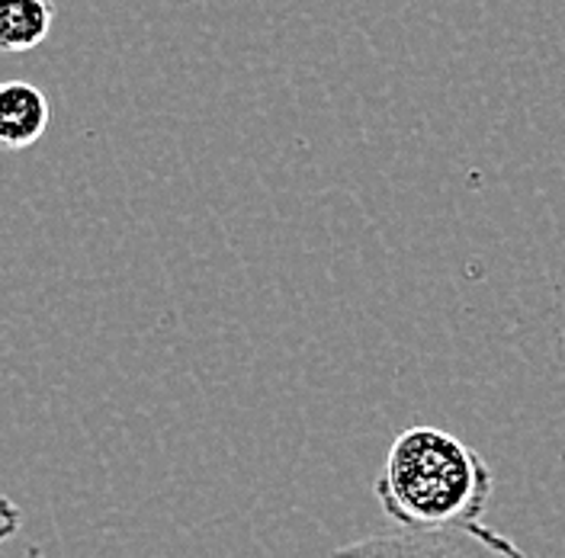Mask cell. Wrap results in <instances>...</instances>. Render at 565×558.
I'll return each mask as SVG.
<instances>
[{"instance_id":"cell-1","label":"cell","mask_w":565,"mask_h":558,"mask_svg":"<svg viewBox=\"0 0 565 558\" xmlns=\"http://www.w3.org/2000/svg\"><path fill=\"white\" fill-rule=\"evenodd\" d=\"M376 501L395 526L479 524L494 491L489 462L440 427H408L386 450Z\"/></svg>"},{"instance_id":"cell-2","label":"cell","mask_w":565,"mask_h":558,"mask_svg":"<svg viewBox=\"0 0 565 558\" xmlns=\"http://www.w3.org/2000/svg\"><path fill=\"white\" fill-rule=\"evenodd\" d=\"M331 558H530L508 536L482 524L412 529L398 526L334 549Z\"/></svg>"},{"instance_id":"cell-3","label":"cell","mask_w":565,"mask_h":558,"mask_svg":"<svg viewBox=\"0 0 565 558\" xmlns=\"http://www.w3.org/2000/svg\"><path fill=\"white\" fill-rule=\"evenodd\" d=\"M52 106L30 81H7L0 87V144L7 151H26L45 136Z\"/></svg>"},{"instance_id":"cell-4","label":"cell","mask_w":565,"mask_h":558,"mask_svg":"<svg viewBox=\"0 0 565 558\" xmlns=\"http://www.w3.org/2000/svg\"><path fill=\"white\" fill-rule=\"evenodd\" d=\"M55 23L52 0H0V49L17 55L45 42Z\"/></svg>"},{"instance_id":"cell-5","label":"cell","mask_w":565,"mask_h":558,"mask_svg":"<svg viewBox=\"0 0 565 558\" xmlns=\"http://www.w3.org/2000/svg\"><path fill=\"white\" fill-rule=\"evenodd\" d=\"M26 558H45V556H42V549H39V546H30V552H26Z\"/></svg>"}]
</instances>
